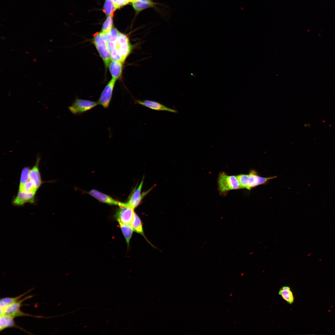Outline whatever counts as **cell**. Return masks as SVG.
Masks as SVG:
<instances>
[{
	"mask_svg": "<svg viewBox=\"0 0 335 335\" xmlns=\"http://www.w3.org/2000/svg\"><path fill=\"white\" fill-rule=\"evenodd\" d=\"M236 176L241 189H246L248 190L264 184L270 180L276 177L275 176L262 177L259 176L256 172L254 170H251L248 174H241Z\"/></svg>",
	"mask_w": 335,
	"mask_h": 335,
	"instance_id": "obj_1",
	"label": "cell"
},
{
	"mask_svg": "<svg viewBox=\"0 0 335 335\" xmlns=\"http://www.w3.org/2000/svg\"><path fill=\"white\" fill-rule=\"evenodd\" d=\"M217 185L220 194L223 196L230 190L241 189L236 176L229 175L223 172L219 174Z\"/></svg>",
	"mask_w": 335,
	"mask_h": 335,
	"instance_id": "obj_2",
	"label": "cell"
},
{
	"mask_svg": "<svg viewBox=\"0 0 335 335\" xmlns=\"http://www.w3.org/2000/svg\"><path fill=\"white\" fill-rule=\"evenodd\" d=\"M93 42L106 67L111 61L105 34L100 32L93 38Z\"/></svg>",
	"mask_w": 335,
	"mask_h": 335,
	"instance_id": "obj_3",
	"label": "cell"
},
{
	"mask_svg": "<svg viewBox=\"0 0 335 335\" xmlns=\"http://www.w3.org/2000/svg\"><path fill=\"white\" fill-rule=\"evenodd\" d=\"M98 105V101L76 98L72 105L68 107V109L73 114L79 115L92 109Z\"/></svg>",
	"mask_w": 335,
	"mask_h": 335,
	"instance_id": "obj_4",
	"label": "cell"
},
{
	"mask_svg": "<svg viewBox=\"0 0 335 335\" xmlns=\"http://www.w3.org/2000/svg\"><path fill=\"white\" fill-rule=\"evenodd\" d=\"M115 44L121 61L124 62L132 49L128 38L125 34L120 32Z\"/></svg>",
	"mask_w": 335,
	"mask_h": 335,
	"instance_id": "obj_5",
	"label": "cell"
},
{
	"mask_svg": "<svg viewBox=\"0 0 335 335\" xmlns=\"http://www.w3.org/2000/svg\"><path fill=\"white\" fill-rule=\"evenodd\" d=\"M117 210L115 215V217L118 221L128 225H131L134 213V209L126 206L125 203Z\"/></svg>",
	"mask_w": 335,
	"mask_h": 335,
	"instance_id": "obj_6",
	"label": "cell"
},
{
	"mask_svg": "<svg viewBox=\"0 0 335 335\" xmlns=\"http://www.w3.org/2000/svg\"><path fill=\"white\" fill-rule=\"evenodd\" d=\"M116 80L113 78L110 80L103 90L97 101L99 104L105 108H107L109 106Z\"/></svg>",
	"mask_w": 335,
	"mask_h": 335,
	"instance_id": "obj_7",
	"label": "cell"
},
{
	"mask_svg": "<svg viewBox=\"0 0 335 335\" xmlns=\"http://www.w3.org/2000/svg\"><path fill=\"white\" fill-rule=\"evenodd\" d=\"M143 183V178L138 187L133 191L127 202L125 203L126 206L134 209L139 204L144 197L150 191L151 189L145 192L141 193Z\"/></svg>",
	"mask_w": 335,
	"mask_h": 335,
	"instance_id": "obj_8",
	"label": "cell"
},
{
	"mask_svg": "<svg viewBox=\"0 0 335 335\" xmlns=\"http://www.w3.org/2000/svg\"><path fill=\"white\" fill-rule=\"evenodd\" d=\"M135 104L141 105L152 110L158 111H166L172 113H176L178 112L176 110L168 107L164 105L157 101L145 100H141L135 99L134 100Z\"/></svg>",
	"mask_w": 335,
	"mask_h": 335,
	"instance_id": "obj_9",
	"label": "cell"
},
{
	"mask_svg": "<svg viewBox=\"0 0 335 335\" xmlns=\"http://www.w3.org/2000/svg\"><path fill=\"white\" fill-rule=\"evenodd\" d=\"M88 194L100 202L111 205H120L121 202L112 198L110 196L92 189L88 192Z\"/></svg>",
	"mask_w": 335,
	"mask_h": 335,
	"instance_id": "obj_10",
	"label": "cell"
},
{
	"mask_svg": "<svg viewBox=\"0 0 335 335\" xmlns=\"http://www.w3.org/2000/svg\"><path fill=\"white\" fill-rule=\"evenodd\" d=\"M35 193L18 191L17 196L13 201L15 205L22 206L27 203H33L35 201Z\"/></svg>",
	"mask_w": 335,
	"mask_h": 335,
	"instance_id": "obj_11",
	"label": "cell"
},
{
	"mask_svg": "<svg viewBox=\"0 0 335 335\" xmlns=\"http://www.w3.org/2000/svg\"><path fill=\"white\" fill-rule=\"evenodd\" d=\"M39 161V159H38L35 165L30 170L29 174L30 181L37 189L42 183L38 166Z\"/></svg>",
	"mask_w": 335,
	"mask_h": 335,
	"instance_id": "obj_12",
	"label": "cell"
},
{
	"mask_svg": "<svg viewBox=\"0 0 335 335\" xmlns=\"http://www.w3.org/2000/svg\"><path fill=\"white\" fill-rule=\"evenodd\" d=\"M33 296L30 295L21 298L16 302L11 304L6 307L2 313L0 314L9 315L20 310V308L22 306V303L25 300L32 298Z\"/></svg>",
	"mask_w": 335,
	"mask_h": 335,
	"instance_id": "obj_13",
	"label": "cell"
},
{
	"mask_svg": "<svg viewBox=\"0 0 335 335\" xmlns=\"http://www.w3.org/2000/svg\"><path fill=\"white\" fill-rule=\"evenodd\" d=\"M123 63L121 61L111 60L110 62L109 67L112 78L117 80L121 77Z\"/></svg>",
	"mask_w": 335,
	"mask_h": 335,
	"instance_id": "obj_14",
	"label": "cell"
},
{
	"mask_svg": "<svg viewBox=\"0 0 335 335\" xmlns=\"http://www.w3.org/2000/svg\"><path fill=\"white\" fill-rule=\"evenodd\" d=\"M33 289H31L29 290L24 293L15 297H7L1 299L0 300V314L2 313L6 307L21 299Z\"/></svg>",
	"mask_w": 335,
	"mask_h": 335,
	"instance_id": "obj_15",
	"label": "cell"
},
{
	"mask_svg": "<svg viewBox=\"0 0 335 335\" xmlns=\"http://www.w3.org/2000/svg\"><path fill=\"white\" fill-rule=\"evenodd\" d=\"M14 318L6 315H2L0 317V331L11 327L20 328L16 324L14 320Z\"/></svg>",
	"mask_w": 335,
	"mask_h": 335,
	"instance_id": "obj_16",
	"label": "cell"
},
{
	"mask_svg": "<svg viewBox=\"0 0 335 335\" xmlns=\"http://www.w3.org/2000/svg\"><path fill=\"white\" fill-rule=\"evenodd\" d=\"M278 294L288 303L291 305L294 302V297L289 286L282 287L279 290Z\"/></svg>",
	"mask_w": 335,
	"mask_h": 335,
	"instance_id": "obj_17",
	"label": "cell"
},
{
	"mask_svg": "<svg viewBox=\"0 0 335 335\" xmlns=\"http://www.w3.org/2000/svg\"><path fill=\"white\" fill-rule=\"evenodd\" d=\"M118 221L127 245L128 246L129 245L130 241L134 231L133 229L130 225L125 224L120 221Z\"/></svg>",
	"mask_w": 335,
	"mask_h": 335,
	"instance_id": "obj_18",
	"label": "cell"
},
{
	"mask_svg": "<svg viewBox=\"0 0 335 335\" xmlns=\"http://www.w3.org/2000/svg\"><path fill=\"white\" fill-rule=\"evenodd\" d=\"M131 226L133 228L134 231L137 233L142 234L145 237L143 230L141 221L140 218L135 212L134 213L133 218L131 223Z\"/></svg>",
	"mask_w": 335,
	"mask_h": 335,
	"instance_id": "obj_19",
	"label": "cell"
},
{
	"mask_svg": "<svg viewBox=\"0 0 335 335\" xmlns=\"http://www.w3.org/2000/svg\"><path fill=\"white\" fill-rule=\"evenodd\" d=\"M107 45L110 55L111 61H122L121 58L116 49L115 43L108 41Z\"/></svg>",
	"mask_w": 335,
	"mask_h": 335,
	"instance_id": "obj_20",
	"label": "cell"
},
{
	"mask_svg": "<svg viewBox=\"0 0 335 335\" xmlns=\"http://www.w3.org/2000/svg\"><path fill=\"white\" fill-rule=\"evenodd\" d=\"M154 3H150L137 0L132 2V6L135 10L139 12L145 9L154 7Z\"/></svg>",
	"mask_w": 335,
	"mask_h": 335,
	"instance_id": "obj_21",
	"label": "cell"
},
{
	"mask_svg": "<svg viewBox=\"0 0 335 335\" xmlns=\"http://www.w3.org/2000/svg\"><path fill=\"white\" fill-rule=\"evenodd\" d=\"M117 9L112 0H105L104 6L103 11L106 15L113 16V13Z\"/></svg>",
	"mask_w": 335,
	"mask_h": 335,
	"instance_id": "obj_22",
	"label": "cell"
},
{
	"mask_svg": "<svg viewBox=\"0 0 335 335\" xmlns=\"http://www.w3.org/2000/svg\"><path fill=\"white\" fill-rule=\"evenodd\" d=\"M38 189L29 180L22 185L19 186V191L36 193Z\"/></svg>",
	"mask_w": 335,
	"mask_h": 335,
	"instance_id": "obj_23",
	"label": "cell"
},
{
	"mask_svg": "<svg viewBox=\"0 0 335 335\" xmlns=\"http://www.w3.org/2000/svg\"><path fill=\"white\" fill-rule=\"evenodd\" d=\"M113 24L112 16H108L103 24L101 32L104 34L108 33L113 28Z\"/></svg>",
	"mask_w": 335,
	"mask_h": 335,
	"instance_id": "obj_24",
	"label": "cell"
},
{
	"mask_svg": "<svg viewBox=\"0 0 335 335\" xmlns=\"http://www.w3.org/2000/svg\"><path fill=\"white\" fill-rule=\"evenodd\" d=\"M120 32L115 28L113 27L110 31L105 34L106 37L108 41L115 43L116 42Z\"/></svg>",
	"mask_w": 335,
	"mask_h": 335,
	"instance_id": "obj_25",
	"label": "cell"
},
{
	"mask_svg": "<svg viewBox=\"0 0 335 335\" xmlns=\"http://www.w3.org/2000/svg\"><path fill=\"white\" fill-rule=\"evenodd\" d=\"M30 170L29 168L28 167L23 168L21 173L19 186L23 185L29 180Z\"/></svg>",
	"mask_w": 335,
	"mask_h": 335,
	"instance_id": "obj_26",
	"label": "cell"
},
{
	"mask_svg": "<svg viewBox=\"0 0 335 335\" xmlns=\"http://www.w3.org/2000/svg\"><path fill=\"white\" fill-rule=\"evenodd\" d=\"M117 9L128 4L125 0H112Z\"/></svg>",
	"mask_w": 335,
	"mask_h": 335,
	"instance_id": "obj_27",
	"label": "cell"
},
{
	"mask_svg": "<svg viewBox=\"0 0 335 335\" xmlns=\"http://www.w3.org/2000/svg\"><path fill=\"white\" fill-rule=\"evenodd\" d=\"M142 2H145L153 3V2L151 0H139Z\"/></svg>",
	"mask_w": 335,
	"mask_h": 335,
	"instance_id": "obj_28",
	"label": "cell"
},
{
	"mask_svg": "<svg viewBox=\"0 0 335 335\" xmlns=\"http://www.w3.org/2000/svg\"><path fill=\"white\" fill-rule=\"evenodd\" d=\"M137 0H129V1H130V2H135V1H137Z\"/></svg>",
	"mask_w": 335,
	"mask_h": 335,
	"instance_id": "obj_29",
	"label": "cell"
}]
</instances>
